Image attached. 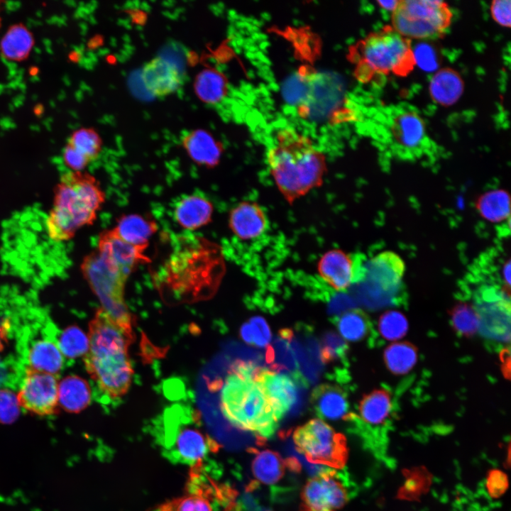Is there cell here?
<instances>
[{
  "instance_id": "obj_1",
  "label": "cell",
  "mask_w": 511,
  "mask_h": 511,
  "mask_svg": "<svg viewBox=\"0 0 511 511\" xmlns=\"http://www.w3.org/2000/svg\"><path fill=\"white\" fill-rule=\"evenodd\" d=\"M86 370L102 392L121 397L128 390L133 370L128 349L134 340L133 329L99 308L89 324Z\"/></svg>"
},
{
  "instance_id": "obj_2",
  "label": "cell",
  "mask_w": 511,
  "mask_h": 511,
  "mask_svg": "<svg viewBox=\"0 0 511 511\" xmlns=\"http://www.w3.org/2000/svg\"><path fill=\"white\" fill-rule=\"evenodd\" d=\"M270 174L289 202L303 197L323 182L326 158L307 136L291 128L278 131L267 152Z\"/></svg>"
},
{
  "instance_id": "obj_3",
  "label": "cell",
  "mask_w": 511,
  "mask_h": 511,
  "mask_svg": "<svg viewBox=\"0 0 511 511\" xmlns=\"http://www.w3.org/2000/svg\"><path fill=\"white\" fill-rule=\"evenodd\" d=\"M258 363L235 361L229 368L221 387V409L226 419L234 427L256 434L258 439L271 437L278 428V422L255 376Z\"/></svg>"
},
{
  "instance_id": "obj_4",
  "label": "cell",
  "mask_w": 511,
  "mask_h": 511,
  "mask_svg": "<svg viewBox=\"0 0 511 511\" xmlns=\"http://www.w3.org/2000/svg\"><path fill=\"white\" fill-rule=\"evenodd\" d=\"M104 202L105 194L93 175L83 171L63 174L45 220L49 238L55 242L72 239L81 228L94 222Z\"/></svg>"
},
{
  "instance_id": "obj_5",
  "label": "cell",
  "mask_w": 511,
  "mask_h": 511,
  "mask_svg": "<svg viewBox=\"0 0 511 511\" xmlns=\"http://www.w3.org/2000/svg\"><path fill=\"white\" fill-rule=\"evenodd\" d=\"M413 49L411 40L386 25L351 45L347 57L355 78L367 84L390 75L407 76L417 65Z\"/></svg>"
},
{
  "instance_id": "obj_6",
  "label": "cell",
  "mask_w": 511,
  "mask_h": 511,
  "mask_svg": "<svg viewBox=\"0 0 511 511\" xmlns=\"http://www.w3.org/2000/svg\"><path fill=\"white\" fill-rule=\"evenodd\" d=\"M80 269L101 308L121 324L132 327L133 318L124 300L125 285L131 273L104 260L96 250L84 256Z\"/></svg>"
},
{
  "instance_id": "obj_7",
  "label": "cell",
  "mask_w": 511,
  "mask_h": 511,
  "mask_svg": "<svg viewBox=\"0 0 511 511\" xmlns=\"http://www.w3.org/2000/svg\"><path fill=\"white\" fill-rule=\"evenodd\" d=\"M196 414L175 405L164 414L165 443L171 456L183 463L198 466L217 444L199 427Z\"/></svg>"
},
{
  "instance_id": "obj_8",
  "label": "cell",
  "mask_w": 511,
  "mask_h": 511,
  "mask_svg": "<svg viewBox=\"0 0 511 511\" xmlns=\"http://www.w3.org/2000/svg\"><path fill=\"white\" fill-rule=\"evenodd\" d=\"M454 13L439 0H399L391 13V26L410 40L441 38L450 27Z\"/></svg>"
},
{
  "instance_id": "obj_9",
  "label": "cell",
  "mask_w": 511,
  "mask_h": 511,
  "mask_svg": "<svg viewBox=\"0 0 511 511\" xmlns=\"http://www.w3.org/2000/svg\"><path fill=\"white\" fill-rule=\"evenodd\" d=\"M296 450L310 463L342 468L348 449L345 436L319 419L297 427L293 434Z\"/></svg>"
},
{
  "instance_id": "obj_10",
  "label": "cell",
  "mask_w": 511,
  "mask_h": 511,
  "mask_svg": "<svg viewBox=\"0 0 511 511\" xmlns=\"http://www.w3.org/2000/svg\"><path fill=\"white\" fill-rule=\"evenodd\" d=\"M473 299L481 334L493 341H508L510 303L505 287L493 283L482 284L475 290Z\"/></svg>"
},
{
  "instance_id": "obj_11",
  "label": "cell",
  "mask_w": 511,
  "mask_h": 511,
  "mask_svg": "<svg viewBox=\"0 0 511 511\" xmlns=\"http://www.w3.org/2000/svg\"><path fill=\"white\" fill-rule=\"evenodd\" d=\"M255 380L262 388L278 422L301 412L308 385L285 373L261 368Z\"/></svg>"
},
{
  "instance_id": "obj_12",
  "label": "cell",
  "mask_w": 511,
  "mask_h": 511,
  "mask_svg": "<svg viewBox=\"0 0 511 511\" xmlns=\"http://www.w3.org/2000/svg\"><path fill=\"white\" fill-rule=\"evenodd\" d=\"M351 495L346 474L330 468L309 479L301 494L303 507L309 511H336L344 507Z\"/></svg>"
},
{
  "instance_id": "obj_13",
  "label": "cell",
  "mask_w": 511,
  "mask_h": 511,
  "mask_svg": "<svg viewBox=\"0 0 511 511\" xmlns=\"http://www.w3.org/2000/svg\"><path fill=\"white\" fill-rule=\"evenodd\" d=\"M20 406L40 416L59 412L58 381L50 373L29 368L17 395Z\"/></svg>"
},
{
  "instance_id": "obj_14",
  "label": "cell",
  "mask_w": 511,
  "mask_h": 511,
  "mask_svg": "<svg viewBox=\"0 0 511 511\" xmlns=\"http://www.w3.org/2000/svg\"><path fill=\"white\" fill-rule=\"evenodd\" d=\"M317 270L326 287L339 292L361 280L366 271L358 256L340 249L326 252L318 261Z\"/></svg>"
},
{
  "instance_id": "obj_15",
  "label": "cell",
  "mask_w": 511,
  "mask_h": 511,
  "mask_svg": "<svg viewBox=\"0 0 511 511\" xmlns=\"http://www.w3.org/2000/svg\"><path fill=\"white\" fill-rule=\"evenodd\" d=\"M390 133L400 156L413 159L422 155L427 142V126L417 111L405 110L395 114L391 121Z\"/></svg>"
},
{
  "instance_id": "obj_16",
  "label": "cell",
  "mask_w": 511,
  "mask_h": 511,
  "mask_svg": "<svg viewBox=\"0 0 511 511\" xmlns=\"http://www.w3.org/2000/svg\"><path fill=\"white\" fill-rule=\"evenodd\" d=\"M146 248L127 243L111 229L100 233L96 251L104 260L133 273L140 263L148 261L144 254Z\"/></svg>"
},
{
  "instance_id": "obj_17",
  "label": "cell",
  "mask_w": 511,
  "mask_h": 511,
  "mask_svg": "<svg viewBox=\"0 0 511 511\" xmlns=\"http://www.w3.org/2000/svg\"><path fill=\"white\" fill-rule=\"evenodd\" d=\"M298 334L295 335L291 329L290 341L294 351L298 369L304 380L309 383L317 382L324 368L320 356L319 343L312 335L308 326L300 325Z\"/></svg>"
},
{
  "instance_id": "obj_18",
  "label": "cell",
  "mask_w": 511,
  "mask_h": 511,
  "mask_svg": "<svg viewBox=\"0 0 511 511\" xmlns=\"http://www.w3.org/2000/svg\"><path fill=\"white\" fill-rule=\"evenodd\" d=\"M370 276L375 294L383 297L394 295L405 270V262L395 252L387 251L378 254L370 263Z\"/></svg>"
},
{
  "instance_id": "obj_19",
  "label": "cell",
  "mask_w": 511,
  "mask_h": 511,
  "mask_svg": "<svg viewBox=\"0 0 511 511\" xmlns=\"http://www.w3.org/2000/svg\"><path fill=\"white\" fill-rule=\"evenodd\" d=\"M229 226L232 233L241 241H252L266 232L268 220L262 207L251 201H243L230 211Z\"/></svg>"
},
{
  "instance_id": "obj_20",
  "label": "cell",
  "mask_w": 511,
  "mask_h": 511,
  "mask_svg": "<svg viewBox=\"0 0 511 511\" xmlns=\"http://www.w3.org/2000/svg\"><path fill=\"white\" fill-rule=\"evenodd\" d=\"M141 77L146 89L155 97L172 94L182 84V77L176 65L160 57L143 66Z\"/></svg>"
},
{
  "instance_id": "obj_21",
  "label": "cell",
  "mask_w": 511,
  "mask_h": 511,
  "mask_svg": "<svg viewBox=\"0 0 511 511\" xmlns=\"http://www.w3.org/2000/svg\"><path fill=\"white\" fill-rule=\"evenodd\" d=\"M358 410L359 416L350 414L346 420L355 423L361 431L384 425L392 412L390 395L384 390L372 392L363 398Z\"/></svg>"
},
{
  "instance_id": "obj_22",
  "label": "cell",
  "mask_w": 511,
  "mask_h": 511,
  "mask_svg": "<svg viewBox=\"0 0 511 511\" xmlns=\"http://www.w3.org/2000/svg\"><path fill=\"white\" fill-rule=\"evenodd\" d=\"M311 403L317 416L328 420H346L349 405L346 392L339 386L323 384L312 393Z\"/></svg>"
},
{
  "instance_id": "obj_23",
  "label": "cell",
  "mask_w": 511,
  "mask_h": 511,
  "mask_svg": "<svg viewBox=\"0 0 511 511\" xmlns=\"http://www.w3.org/2000/svg\"><path fill=\"white\" fill-rule=\"evenodd\" d=\"M182 143L189 157L199 165L212 167L220 160L221 145L206 131H190L183 137Z\"/></svg>"
},
{
  "instance_id": "obj_24",
  "label": "cell",
  "mask_w": 511,
  "mask_h": 511,
  "mask_svg": "<svg viewBox=\"0 0 511 511\" xmlns=\"http://www.w3.org/2000/svg\"><path fill=\"white\" fill-rule=\"evenodd\" d=\"M463 91V78L456 70L451 67L438 70L429 83V92L432 99L444 106H450L457 102Z\"/></svg>"
},
{
  "instance_id": "obj_25",
  "label": "cell",
  "mask_w": 511,
  "mask_h": 511,
  "mask_svg": "<svg viewBox=\"0 0 511 511\" xmlns=\"http://www.w3.org/2000/svg\"><path fill=\"white\" fill-rule=\"evenodd\" d=\"M210 201L199 195H189L175 205L174 217L177 223L187 230H195L210 222L213 214Z\"/></svg>"
},
{
  "instance_id": "obj_26",
  "label": "cell",
  "mask_w": 511,
  "mask_h": 511,
  "mask_svg": "<svg viewBox=\"0 0 511 511\" xmlns=\"http://www.w3.org/2000/svg\"><path fill=\"white\" fill-rule=\"evenodd\" d=\"M92 392L89 383L75 375L64 378L58 383L59 407L71 413H78L90 404Z\"/></svg>"
},
{
  "instance_id": "obj_27",
  "label": "cell",
  "mask_w": 511,
  "mask_h": 511,
  "mask_svg": "<svg viewBox=\"0 0 511 511\" xmlns=\"http://www.w3.org/2000/svg\"><path fill=\"white\" fill-rule=\"evenodd\" d=\"M290 331L291 329H284L279 331V336L275 339L272 345L267 348L266 362L274 371L302 378L290 344Z\"/></svg>"
},
{
  "instance_id": "obj_28",
  "label": "cell",
  "mask_w": 511,
  "mask_h": 511,
  "mask_svg": "<svg viewBox=\"0 0 511 511\" xmlns=\"http://www.w3.org/2000/svg\"><path fill=\"white\" fill-rule=\"evenodd\" d=\"M34 45V38L22 23L11 26L0 40V53L6 60L21 62L30 55Z\"/></svg>"
},
{
  "instance_id": "obj_29",
  "label": "cell",
  "mask_w": 511,
  "mask_h": 511,
  "mask_svg": "<svg viewBox=\"0 0 511 511\" xmlns=\"http://www.w3.org/2000/svg\"><path fill=\"white\" fill-rule=\"evenodd\" d=\"M113 229L127 243L148 247L149 238L157 231V225L141 215L128 214L121 216Z\"/></svg>"
},
{
  "instance_id": "obj_30",
  "label": "cell",
  "mask_w": 511,
  "mask_h": 511,
  "mask_svg": "<svg viewBox=\"0 0 511 511\" xmlns=\"http://www.w3.org/2000/svg\"><path fill=\"white\" fill-rule=\"evenodd\" d=\"M479 214L488 221L510 223V196L503 189H493L481 194L476 202Z\"/></svg>"
},
{
  "instance_id": "obj_31",
  "label": "cell",
  "mask_w": 511,
  "mask_h": 511,
  "mask_svg": "<svg viewBox=\"0 0 511 511\" xmlns=\"http://www.w3.org/2000/svg\"><path fill=\"white\" fill-rule=\"evenodd\" d=\"M285 461L280 455L270 449L257 452L251 463L252 473L257 481L265 485H273L284 476Z\"/></svg>"
},
{
  "instance_id": "obj_32",
  "label": "cell",
  "mask_w": 511,
  "mask_h": 511,
  "mask_svg": "<svg viewBox=\"0 0 511 511\" xmlns=\"http://www.w3.org/2000/svg\"><path fill=\"white\" fill-rule=\"evenodd\" d=\"M28 361L30 368L53 375L61 370L63 358L55 344L40 340L35 342L30 349Z\"/></svg>"
},
{
  "instance_id": "obj_33",
  "label": "cell",
  "mask_w": 511,
  "mask_h": 511,
  "mask_svg": "<svg viewBox=\"0 0 511 511\" xmlns=\"http://www.w3.org/2000/svg\"><path fill=\"white\" fill-rule=\"evenodd\" d=\"M194 88L202 101L208 104H216L225 97L227 83L223 75L216 70L208 68L197 75Z\"/></svg>"
},
{
  "instance_id": "obj_34",
  "label": "cell",
  "mask_w": 511,
  "mask_h": 511,
  "mask_svg": "<svg viewBox=\"0 0 511 511\" xmlns=\"http://www.w3.org/2000/svg\"><path fill=\"white\" fill-rule=\"evenodd\" d=\"M341 335L347 341H358L364 339L370 329L366 315L360 310L348 312L330 319Z\"/></svg>"
},
{
  "instance_id": "obj_35",
  "label": "cell",
  "mask_w": 511,
  "mask_h": 511,
  "mask_svg": "<svg viewBox=\"0 0 511 511\" xmlns=\"http://www.w3.org/2000/svg\"><path fill=\"white\" fill-rule=\"evenodd\" d=\"M385 360L392 373L403 374L414 366L417 353L414 348L407 343H396L386 348Z\"/></svg>"
},
{
  "instance_id": "obj_36",
  "label": "cell",
  "mask_w": 511,
  "mask_h": 511,
  "mask_svg": "<svg viewBox=\"0 0 511 511\" xmlns=\"http://www.w3.org/2000/svg\"><path fill=\"white\" fill-rule=\"evenodd\" d=\"M58 346L60 352L67 358H75L84 356L89 350L88 335L79 326H70L62 332Z\"/></svg>"
},
{
  "instance_id": "obj_37",
  "label": "cell",
  "mask_w": 511,
  "mask_h": 511,
  "mask_svg": "<svg viewBox=\"0 0 511 511\" xmlns=\"http://www.w3.org/2000/svg\"><path fill=\"white\" fill-rule=\"evenodd\" d=\"M67 143L85 156L90 163L98 158L102 147L99 135L91 128H80L74 131Z\"/></svg>"
},
{
  "instance_id": "obj_38",
  "label": "cell",
  "mask_w": 511,
  "mask_h": 511,
  "mask_svg": "<svg viewBox=\"0 0 511 511\" xmlns=\"http://www.w3.org/2000/svg\"><path fill=\"white\" fill-rule=\"evenodd\" d=\"M348 346L335 332L329 331L324 334L320 346V356L323 365L345 363Z\"/></svg>"
},
{
  "instance_id": "obj_39",
  "label": "cell",
  "mask_w": 511,
  "mask_h": 511,
  "mask_svg": "<svg viewBox=\"0 0 511 511\" xmlns=\"http://www.w3.org/2000/svg\"><path fill=\"white\" fill-rule=\"evenodd\" d=\"M159 511H213L207 494L198 490L195 493L165 502Z\"/></svg>"
},
{
  "instance_id": "obj_40",
  "label": "cell",
  "mask_w": 511,
  "mask_h": 511,
  "mask_svg": "<svg viewBox=\"0 0 511 511\" xmlns=\"http://www.w3.org/2000/svg\"><path fill=\"white\" fill-rule=\"evenodd\" d=\"M379 329L385 339L396 340L402 337L406 333L407 322L401 313L389 312L380 319Z\"/></svg>"
},
{
  "instance_id": "obj_41",
  "label": "cell",
  "mask_w": 511,
  "mask_h": 511,
  "mask_svg": "<svg viewBox=\"0 0 511 511\" xmlns=\"http://www.w3.org/2000/svg\"><path fill=\"white\" fill-rule=\"evenodd\" d=\"M17 395L9 390H0V423L11 424L18 417L20 410Z\"/></svg>"
},
{
  "instance_id": "obj_42",
  "label": "cell",
  "mask_w": 511,
  "mask_h": 511,
  "mask_svg": "<svg viewBox=\"0 0 511 511\" xmlns=\"http://www.w3.org/2000/svg\"><path fill=\"white\" fill-rule=\"evenodd\" d=\"M453 321L456 329L464 334H471L478 327L475 311L466 305H460L454 309Z\"/></svg>"
},
{
  "instance_id": "obj_43",
  "label": "cell",
  "mask_w": 511,
  "mask_h": 511,
  "mask_svg": "<svg viewBox=\"0 0 511 511\" xmlns=\"http://www.w3.org/2000/svg\"><path fill=\"white\" fill-rule=\"evenodd\" d=\"M252 344L258 347L268 346L271 333L266 321L261 317L256 316L248 321Z\"/></svg>"
},
{
  "instance_id": "obj_44",
  "label": "cell",
  "mask_w": 511,
  "mask_h": 511,
  "mask_svg": "<svg viewBox=\"0 0 511 511\" xmlns=\"http://www.w3.org/2000/svg\"><path fill=\"white\" fill-rule=\"evenodd\" d=\"M491 17L495 23L502 27H511V1L510 0H494L490 6Z\"/></svg>"
},
{
  "instance_id": "obj_45",
  "label": "cell",
  "mask_w": 511,
  "mask_h": 511,
  "mask_svg": "<svg viewBox=\"0 0 511 511\" xmlns=\"http://www.w3.org/2000/svg\"><path fill=\"white\" fill-rule=\"evenodd\" d=\"M62 159L65 165L75 172L82 171L90 163L85 156L69 143L63 149Z\"/></svg>"
},
{
  "instance_id": "obj_46",
  "label": "cell",
  "mask_w": 511,
  "mask_h": 511,
  "mask_svg": "<svg viewBox=\"0 0 511 511\" xmlns=\"http://www.w3.org/2000/svg\"><path fill=\"white\" fill-rule=\"evenodd\" d=\"M507 486L506 477L501 471H495L490 473L487 480V489L493 497L502 494Z\"/></svg>"
},
{
  "instance_id": "obj_47",
  "label": "cell",
  "mask_w": 511,
  "mask_h": 511,
  "mask_svg": "<svg viewBox=\"0 0 511 511\" xmlns=\"http://www.w3.org/2000/svg\"><path fill=\"white\" fill-rule=\"evenodd\" d=\"M414 50V49H413ZM416 64L419 63L426 70H431L436 65V56L431 48L419 46L417 51L414 50Z\"/></svg>"
},
{
  "instance_id": "obj_48",
  "label": "cell",
  "mask_w": 511,
  "mask_h": 511,
  "mask_svg": "<svg viewBox=\"0 0 511 511\" xmlns=\"http://www.w3.org/2000/svg\"><path fill=\"white\" fill-rule=\"evenodd\" d=\"M398 1L399 0L377 1L376 2L380 8L392 13L395 9Z\"/></svg>"
},
{
  "instance_id": "obj_49",
  "label": "cell",
  "mask_w": 511,
  "mask_h": 511,
  "mask_svg": "<svg viewBox=\"0 0 511 511\" xmlns=\"http://www.w3.org/2000/svg\"><path fill=\"white\" fill-rule=\"evenodd\" d=\"M301 511H309V510H307V508H305L304 507H302V508L301 509Z\"/></svg>"
},
{
  "instance_id": "obj_50",
  "label": "cell",
  "mask_w": 511,
  "mask_h": 511,
  "mask_svg": "<svg viewBox=\"0 0 511 511\" xmlns=\"http://www.w3.org/2000/svg\"><path fill=\"white\" fill-rule=\"evenodd\" d=\"M0 331H1V327H0Z\"/></svg>"
}]
</instances>
